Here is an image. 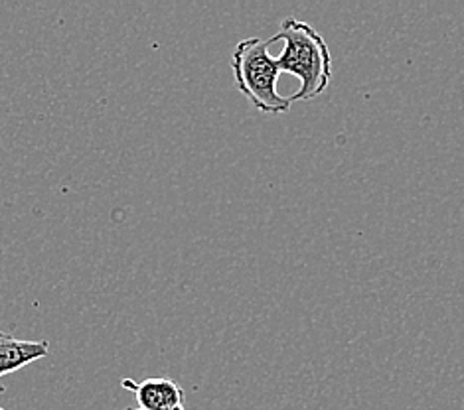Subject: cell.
Instances as JSON below:
<instances>
[{
  "label": "cell",
  "instance_id": "1",
  "mask_svg": "<svg viewBox=\"0 0 464 410\" xmlns=\"http://www.w3.org/2000/svg\"><path fill=\"white\" fill-rule=\"evenodd\" d=\"M269 42L285 43L283 52L277 55L279 70L301 81V87L289 97L291 103L311 101L328 90L333 80V53L320 32L303 20L286 18Z\"/></svg>",
  "mask_w": 464,
  "mask_h": 410
},
{
  "label": "cell",
  "instance_id": "2",
  "mask_svg": "<svg viewBox=\"0 0 464 410\" xmlns=\"http://www.w3.org/2000/svg\"><path fill=\"white\" fill-rule=\"evenodd\" d=\"M271 42L249 38L239 42L231 55L236 87L261 113L281 115L291 109V99L279 95L277 80L281 70L277 58L269 53Z\"/></svg>",
  "mask_w": 464,
  "mask_h": 410
},
{
  "label": "cell",
  "instance_id": "3",
  "mask_svg": "<svg viewBox=\"0 0 464 410\" xmlns=\"http://www.w3.org/2000/svg\"><path fill=\"white\" fill-rule=\"evenodd\" d=\"M121 386L135 395L140 410H172L184 406V389L169 377H150L142 381L123 379Z\"/></svg>",
  "mask_w": 464,
  "mask_h": 410
},
{
  "label": "cell",
  "instance_id": "4",
  "mask_svg": "<svg viewBox=\"0 0 464 410\" xmlns=\"http://www.w3.org/2000/svg\"><path fill=\"white\" fill-rule=\"evenodd\" d=\"M50 353V343L16 339L0 331V377L14 373L26 365L44 359Z\"/></svg>",
  "mask_w": 464,
  "mask_h": 410
},
{
  "label": "cell",
  "instance_id": "5",
  "mask_svg": "<svg viewBox=\"0 0 464 410\" xmlns=\"http://www.w3.org/2000/svg\"><path fill=\"white\" fill-rule=\"evenodd\" d=\"M127 410H140V408H127ZM172 410H186L184 406H179V408H172Z\"/></svg>",
  "mask_w": 464,
  "mask_h": 410
},
{
  "label": "cell",
  "instance_id": "6",
  "mask_svg": "<svg viewBox=\"0 0 464 410\" xmlns=\"http://www.w3.org/2000/svg\"><path fill=\"white\" fill-rule=\"evenodd\" d=\"M0 410H6V408H0Z\"/></svg>",
  "mask_w": 464,
  "mask_h": 410
}]
</instances>
